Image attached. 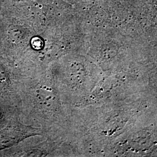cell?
Returning a JSON list of instances; mask_svg holds the SVG:
<instances>
[{
  "label": "cell",
  "mask_w": 157,
  "mask_h": 157,
  "mask_svg": "<svg viewBox=\"0 0 157 157\" xmlns=\"http://www.w3.org/2000/svg\"><path fill=\"white\" fill-rule=\"evenodd\" d=\"M28 135V132L21 124L12 122L0 130V150L15 145Z\"/></svg>",
  "instance_id": "6da1fadb"
},
{
  "label": "cell",
  "mask_w": 157,
  "mask_h": 157,
  "mask_svg": "<svg viewBox=\"0 0 157 157\" xmlns=\"http://www.w3.org/2000/svg\"><path fill=\"white\" fill-rule=\"evenodd\" d=\"M9 83V78L6 69L0 65V89L4 88Z\"/></svg>",
  "instance_id": "7a4b0ae2"
},
{
  "label": "cell",
  "mask_w": 157,
  "mask_h": 157,
  "mask_svg": "<svg viewBox=\"0 0 157 157\" xmlns=\"http://www.w3.org/2000/svg\"><path fill=\"white\" fill-rule=\"evenodd\" d=\"M1 110H0V118H1Z\"/></svg>",
  "instance_id": "3957f363"
}]
</instances>
